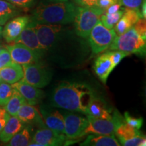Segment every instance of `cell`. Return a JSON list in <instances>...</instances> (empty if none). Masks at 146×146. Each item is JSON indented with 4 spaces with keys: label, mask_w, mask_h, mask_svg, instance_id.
<instances>
[{
    "label": "cell",
    "mask_w": 146,
    "mask_h": 146,
    "mask_svg": "<svg viewBox=\"0 0 146 146\" xmlns=\"http://www.w3.org/2000/svg\"><path fill=\"white\" fill-rule=\"evenodd\" d=\"M118 2H119V0H98L97 6L104 11L110 5Z\"/></svg>",
    "instance_id": "obj_37"
},
{
    "label": "cell",
    "mask_w": 146,
    "mask_h": 146,
    "mask_svg": "<svg viewBox=\"0 0 146 146\" xmlns=\"http://www.w3.org/2000/svg\"><path fill=\"white\" fill-rule=\"evenodd\" d=\"M108 49L144 56L145 55L146 41L140 36L133 26L125 33L116 36Z\"/></svg>",
    "instance_id": "obj_4"
},
{
    "label": "cell",
    "mask_w": 146,
    "mask_h": 146,
    "mask_svg": "<svg viewBox=\"0 0 146 146\" xmlns=\"http://www.w3.org/2000/svg\"><path fill=\"white\" fill-rule=\"evenodd\" d=\"M123 15H125L129 19L133 26L137 22L139 18H142L139 10H135V9L127 8H124Z\"/></svg>",
    "instance_id": "obj_31"
},
{
    "label": "cell",
    "mask_w": 146,
    "mask_h": 146,
    "mask_svg": "<svg viewBox=\"0 0 146 146\" xmlns=\"http://www.w3.org/2000/svg\"><path fill=\"white\" fill-rule=\"evenodd\" d=\"M124 13V8L120 9L118 12L113 14L104 13L100 18V21L108 29H113L118 23Z\"/></svg>",
    "instance_id": "obj_26"
},
{
    "label": "cell",
    "mask_w": 146,
    "mask_h": 146,
    "mask_svg": "<svg viewBox=\"0 0 146 146\" xmlns=\"http://www.w3.org/2000/svg\"><path fill=\"white\" fill-rule=\"evenodd\" d=\"M14 91L11 84L2 81L0 83V106H4Z\"/></svg>",
    "instance_id": "obj_27"
},
{
    "label": "cell",
    "mask_w": 146,
    "mask_h": 146,
    "mask_svg": "<svg viewBox=\"0 0 146 146\" xmlns=\"http://www.w3.org/2000/svg\"><path fill=\"white\" fill-rule=\"evenodd\" d=\"M32 125L25 124L22 129L9 141L7 145L10 146H27L32 141Z\"/></svg>",
    "instance_id": "obj_22"
},
{
    "label": "cell",
    "mask_w": 146,
    "mask_h": 146,
    "mask_svg": "<svg viewBox=\"0 0 146 146\" xmlns=\"http://www.w3.org/2000/svg\"><path fill=\"white\" fill-rule=\"evenodd\" d=\"M88 125L84 131V135L87 134L96 135H114L116 128L120 124L124 123L125 119L118 111H115L112 119H102L97 118L87 115Z\"/></svg>",
    "instance_id": "obj_8"
},
{
    "label": "cell",
    "mask_w": 146,
    "mask_h": 146,
    "mask_svg": "<svg viewBox=\"0 0 146 146\" xmlns=\"http://www.w3.org/2000/svg\"><path fill=\"white\" fill-rule=\"evenodd\" d=\"M87 115L97 118L107 120L112 119L113 116L111 110L107 106L104 101L98 96L95 97L89 104Z\"/></svg>",
    "instance_id": "obj_18"
},
{
    "label": "cell",
    "mask_w": 146,
    "mask_h": 146,
    "mask_svg": "<svg viewBox=\"0 0 146 146\" xmlns=\"http://www.w3.org/2000/svg\"><path fill=\"white\" fill-rule=\"evenodd\" d=\"M143 1L144 0H119V3L125 8L139 10Z\"/></svg>",
    "instance_id": "obj_36"
},
{
    "label": "cell",
    "mask_w": 146,
    "mask_h": 146,
    "mask_svg": "<svg viewBox=\"0 0 146 146\" xmlns=\"http://www.w3.org/2000/svg\"><path fill=\"white\" fill-rule=\"evenodd\" d=\"M108 52L110 58L112 61L114 68H116V66L122 61V60L127 57L129 55H130L129 53L123 52V51L120 50H114L112 51V52L108 51Z\"/></svg>",
    "instance_id": "obj_30"
},
{
    "label": "cell",
    "mask_w": 146,
    "mask_h": 146,
    "mask_svg": "<svg viewBox=\"0 0 146 146\" xmlns=\"http://www.w3.org/2000/svg\"><path fill=\"white\" fill-rule=\"evenodd\" d=\"M74 1L80 6L95 7L97 6L98 0H74Z\"/></svg>",
    "instance_id": "obj_38"
},
{
    "label": "cell",
    "mask_w": 146,
    "mask_h": 146,
    "mask_svg": "<svg viewBox=\"0 0 146 146\" xmlns=\"http://www.w3.org/2000/svg\"><path fill=\"white\" fill-rule=\"evenodd\" d=\"M40 113L45 126L60 134H64V118L61 112L47 106L40 108Z\"/></svg>",
    "instance_id": "obj_12"
},
{
    "label": "cell",
    "mask_w": 146,
    "mask_h": 146,
    "mask_svg": "<svg viewBox=\"0 0 146 146\" xmlns=\"http://www.w3.org/2000/svg\"><path fill=\"white\" fill-rule=\"evenodd\" d=\"M64 118V135L68 139H76L84 136V131L88 125L87 117H83L78 112L71 111L61 112Z\"/></svg>",
    "instance_id": "obj_9"
},
{
    "label": "cell",
    "mask_w": 146,
    "mask_h": 146,
    "mask_svg": "<svg viewBox=\"0 0 146 146\" xmlns=\"http://www.w3.org/2000/svg\"><path fill=\"white\" fill-rule=\"evenodd\" d=\"M121 4L119 2L114 3V4H112V5L108 7L106 10L104 11V13H108V14H113L115 13V12H118V10H120L121 8Z\"/></svg>",
    "instance_id": "obj_39"
},
{
    "label": "cell",
    "mask_w": 146,
    "mask_h": 146,
    "mask_svg": "<svg viewBox=\"0 0 146 146\" xmlns=\"http://www.w3.org/2000/svg\"><path fill=\"white\" fill-rule=\"evenodd\" d=\"M23 78L22 80L37 88H43L51 81L52 74L43 62H37L22 65Z\"/></svg>",
    "instance_id": "obj_5"
},
{
    "label": "cell",
    "mask_w": 146,
    "mask_h": 146,
    "mask_svg": "<svg viewBox=\"0 0 146 146\" xmlns=\"http://www.w3.org/2000/svg\"><path fill=\"white\" fill-rule=\"evenodd\" d=\"M21 12L18 7L6 0H0V25H4Z\"/></svg>",
    "instance_id": "obj_23"
},
{
    "label": "cell",
    "mask_w": 146,
    "mask_h": 146,
    "mask_svg": "<svg viewBox=\"0 0 146 146\" xmlns=\"http://www.w3.org/2000/svg\"><path fill=\"white\" fill-rule=\"evenodd\" d=\"M119 143L120 145L125 146H145L146 145V139L145 136L142 134L135 136L130 139H121L118 138Z\"/></svg>",
    "instance_id": "obj_28"
},
{
    "label": "cell",
    "mask_w": 146,
    "mask_h": 146,
    "mask_svg": "<svg viewBox=\"0 0 146 146\" xmlns=\"http://www.w3.org/2000/svg\"><path fill=\"white\" fill-rule=\"evenodd\" d=\"M114 68L108 52L98 56L95 61V73L104 83H106L108 78Z\"/></svg>",
    "instance_id": "obj_17"
},
{
    "label": "cell",
    "mask_w": 146,
    "mask_h": 146,
    "mask_svg": "<svg viewBox=\"0 0 146 146\" xmlns=\"http://www.w3.org/2000/svg\"><path fill=\"white\" fill-rule=\"evenodd\" d=\"M116 36L114 29L106 28L100 21L91 29L88 36L93 54H100L108 49Z\"/></svg>",
    "instance_id": "obj_6"
},
{
    "label": "cell",
    "mask_w": 146,
    "mask_h": 146,
    "mask_svg": "<svg viewBox=\"0 0 146 146\" xmlns=\"http://www.w3.org/2000/svg\"><path fill=\"white\" fill-rule=\"evenodd\" d=\"M140 8H141V11H140V12H141L142 18H145V17H146V2H145V0H144V1H143V3H142V4H141Z\"/></svg>",
    "instance_id": "obj_41"
},
{
    "label": "cell",
    "mask_w": 146,
    "mask_h": 146,
    "mask_svg": "<svg viewBox=\"0 0 146 146\" xmlns=\"http://www.w3.org/2000/svg\"><path fill=\"white\" fill-rule=\"evenodd\" d=\"M76 7L69 1L42 2L35 9L30 21L45 25H67L72 23Z\"/></svg>",
    "instance_id": "obj_2"
},
{
    "label": "cell",
    "mask_w": 146,
    "mask_h": 146,
    "mask_svg": "<svg viewBox=\"0 0 146 146\" xmlns=\"http://www.w3.org/2000/svg\"><path fill=\"white\" fill-rule=\"evenodd\" d=\"M96 96L94 89L88 84L76 81H62L53 91L51 103L54 107L87 116L89 106Z\"/></svg>",
    "instance_id": "obj_1"
},
{
    "label": "cell",
    "mask_w": 146,
    "mask_h": 146,
    "mask_svg": "<svg viewBox=\"0 0 146 146\" xmlns=\"http://www.w3.org/2000/svg\"><path fill=\"white\" fill-rule=\"evenodd\" d=\"M10 117V115L7 112L3 107H0V120L7 123L9 118Z\"/></svg>",
    "instance_id": "obj_40"
},
{
    "label": "cell",
    "mask_w": 146,
    "mask_h": 146,
    "mask_svg": "<svg viewBox=\"0 0 146 146\" xmlns=\"http://www.w3.org/2000/svg\"><path fill=\"white\" fill-rule=\"evenodd\" d=\"M25 125L17 116H11L0 133V141L7 143L16 133L21 130Z\"/></svg>",
    "instance_id": "obj_19"
},
{
    "label": "cell",
    "mask_w": 146,
    "mask_h": 146,
    "mask_svg": "<svg viewBox=\"0 0 146 146\" xmlns=\"http://www.w3.org/2000/svg\"><path fill=\"white\" fill-rule=\"evenodd\" d=\"M80 145L83 146H120L114 135H89Z\"/></svg>",
    "instance_id": "obj_20"
},
{
    "label": "cell",
    "mask_w": 146,
    "mask_h": 146,
    "mask_svg": "<svg viewBox=\"0 0 146 146\" xmlns=\"http://www.w3.org/2000/svg\"><path fill=\"white\" fill-rule=\"evenodd\" d=\"M47 1H69V0H47Z\"/></svg>",
    "instance_id": "obj_43"
},
{
    "label": "cell",
    "mask_w": 146,
    "mask_h": 146,
    "mask_svg": "<svg viewBox=\"0 0 146 146\" xmlns=\"http://www.w3.org/2000/svg\"><path fill=\"white\" fill-rule=\"evenodd\" d=\"M19 8L29 9L33 6L36 0H6Z\"/></svg>",
    "instance_id": "obj_35"
},
{
    "label": "cell",
    "mask_w": 146,
    "mask_h": 146,
    "mask_svg": "<svg viewBox=\"0 0 146 146\" xmlns=\"http://www.w3.org/2000/svg\"><path fill=\"white\" fill-rule=\"evenodd\" d=\"M2 47H1V46H0V53H1V50H2Z\"/></svg>",
    "instance_id": "obj_45"
},
{
    "label": "cell",
    "mask_w": 146,
    "mask_h": 146,
    "mask_svg": "<svg viewBox=\"0 0 146 146\" xmlns=\"http://www.w3.org/2000/svg\"><path fill=\"white\" fill-rule=\"evenodd\" d=\"M35 31L40 44L45 52L52 49L62 37L64 31L62 25H45L35 23L29 21Z\"/></svg>",
    "instance_id": "obj_7"
},
{
    "label": "cell",
    "mask_w": 146,
    "mask_h": 146,
    "mask_svg": "<svg viewBox=\"0 0 146 146\" xmlns=\"http://www.w3.org/2000/svg\"><path fill=\"white\" fill-rule=\"evenodd\" d=\"M133 27L135 29L137 33L143 39H146V22L145 18H141L138 20L137 22L133 25Z\"/></svg>",
    "instance_id": "obj_34"
},
{
    "label": "cell",
    "mask_w": 146,
    "mask_h": 146,
    "mask_svg": "<svg viewBox=\"0 0 146 146\" xmlns=\"http://www.w3.org/2000/svg\"><path fill=\"white\" fill-rule=\"evenodd\" d=\"M5 123H6L5 122L3 121V120H0V133H1V131H2L3 128L4 127Z\"/></svg>",
    "instance_id": "obj_42"
},
{
    "label": "cell",
    "mask_w": 146,
    "mask_h": 146,
    "mask_svg": "<svg viewBox=\"0 0 146 146\" xmlns=\"http://www.w3.org/2000/svg\"><path fill=\"white\" fill-rule=\"evenodd\" d=\"M104 10L98 7H76L74 18V31L78 36L87 38L91 29L100 21Z\"/></svg>",
    "instance_id": "obj_3"
},
{
    "label": "cell",
    "mask_w": 146,
    "mask_h": 146,
    "mask_svg": "<svg viewBox=\"0 0 146 146\" xmlns=\"http://www.w3.org/2000/svg\"><path fill=\"white\" fill-rule=\"evenodd\" d=\"M1 27H0V33H1Z\"/></svg>",
    "instance_id": "obj_46"
},
{
    "label": "cell",
    "mask_w": 146,
    "mask_h": 146,
    "mask_svg": "<svg viewBox=\"0 0 146 146\" xmlns=\"http://www.w3.org/2000/svg\"><path fill=\"white\" fill-rule=\"evenodd\" d=\"M114 133L118 138L125 139L132 138L133 137L141 134L139 130L135 129V128L128 125L127 123H126L125 122L120 124L116 128Z\"/></svg>",
    "instance_id": "obj_25"
},
{
    "label": "cell",
    "mask_w": 146,
    "mask_h": 146,
    "mask_svg": "<svg viewBox=\"0 0 146 146\" xmlns=\"http://www.w3.org/2000/svg\"><path fill=\"white\" fill-rule=\"evenodd\" d=\"M16 116L25 124L37 125L40 127H45L41 113L33 105L25 104L19 110Z\"/></svg>",
    "instance_id": "obj_16"
},
{
    "label": "cell",
    "mask_w": 146,
    "mask_h": 146,
    "mask_svg": "<svg viewBox=\"0 0 146 146\" xmlns=\"http://www.w3.org/2000/svg\"><path fill=\"white\" fill-rule=\"evenodd\" d=\"M0 74L3 82L12 85L23 78V69L21 64L12 62L0 69Z\"/></svg>",
    "instance_id": "obj_21"
},
{
    "label": "cell",
    "mask_w": 146,
    "mask_h": 146,
    "mask_svg": "<svg viewBox=\"0 0 146 146\" xmlns=\"http://www.w3.org/2000/svg\"><path fill=\"white\" fill-rule=\"evenodd\" d=\"M132 27V24L130 23L129 19L125 15H123L119 21H118V23L114 25V30L116 33V35L119 36L121 35L122 34L125 33L126 31H127Z\"/></svg>",
    "instance_id": "obj_29"
},
{
    "label": "cell",
    "mask_w": 146,
    "mask_h": 146,
    "mask_svg": "<svg viewBox=\"0 0 146 146\" xmlns=\"http://www.w3.org/2000/svg\"><path fill=\"white\" fill-rule=\"evenodd\" d=\"M5 48L10 52L12 62L21 65L37 62L43 58L38 53L20 43L8 45Z\"/></svg>",
    "instance_id": "obj_11"
},
{
    "label": "cell",
    "mask_w": 146,
    "mask_h": 146,
    "mask_svg": "<svg viewBox=\"0 0 146 146\" xmlns=\"http://www.w3.org/2000/svg\"><path fill=\"white\" fill-rule=\"evenodd\" d=\"M26 103L27 101L25 98L17 91L14 89L13 94L10 99L8 100L6 104L3 107L10 116H16L21 108Z\"/></svg>",
    "instance_id": "obj_24"
},
{
    "label": "cell",
    "mask_w": 146,
    "mask_h": 146,
    "mask_svg": "<svg viewBox=\"0 0 146 146\" xmlns=\"http://www.w3.org/2000/svg\"><path fill=\"white\" fill-rule=\"evenodd\" d=\"M12 86L25 98L29 104L33 106L38 104L45 96L44 92L40 88L30 85L22 79L12 84Z\"/></svg>",
    "instance_id": "obj_13"
},
{
    "label": "cell",
    "mask_w": 146,
    "mask_h": 146,
    "mask_svg": "<svg viewBox=\"0 0 146 146\" xmlns=\"http://www.w3.org/2000/svg\"><path fill=\"white\" fill-rule=\"evenodd\" d=\"M13 43H22L30 48L31 50H33L34 52L38 53L42 57H44L45 54V50L40 44L35 31L30 23H28L21 35L18 36L17 39Z\"/></svg>",
    "instance_id": "obj_15"
},
{
    "label": "cell",
    "mask_w": 146,
    "mask_h": 146,
    "mask_svg": "<svg viewBox=\"0 0 146 146\" xmlns=\"http://www.w3.org/2000/svg\"><path fill=\"white\" fill-rule=\"evenodd\" d=\"M12 62H12L10 52L6 48H3L0 53V69L10 65Z\"/></svg>",
    "instance_id": "obj_33"
},
{
    "label": "cell",
    "mask_w": 146,
    "mask_h": 146,
    "mask_svg": "<svg viewBox=\"0 0 146 146\" xmlns=\"http://www.w3.org/2000/svg\"><path fill=\"white\" fill-rule=\"evenodd\" d=\"M30 21L28 16H18L11 20L5 26L2 31V36L8 43H13L21 35Z\"/></svg>",
    "instance_id": "obj_14"
},
{
    "label": "cell",
    "mask_w": 146,
    "mask_h": 146,
    "mask_svg": "<svg viewBox=\"0 0 146 146\" xmlns=\"http://www.w3.org/2000/svg\"><path fill=\"white\" fill-rule=\"evenodd\" d=\"M67 139L64 134H60L49 128L41 127L33 135L31 146L64 145Z\"/></svg>",
    "instance_id": "obj_10"
},
{
    "label": "cell",
    "mask_w": 146,
    "mask_h": 146,
    "mask_svg": "<svg viewBox=\"0 0 146 146\" xmlns=\"http://www.w3.org/2000/svg\"><path fill=\"white\" fill-rule=\"evenodd\" d=\"M125 121L126 123L133 127L135 129L139 130L141 129L143 123V120L141 117L140 118H134L129 114V112H126L125 113Z\"/></svg>",
    "instance_id": "obj_32"
},
{
    "label": "cell",
    "mask_w": 146,
    "mask_h": 146,
    "mask_svg": "<svg viewBox=\"0 0 146 146\" xmlns=\"http://www.w3.org/2000/svg\"><path fill=\"white\" fill-rule=\"evenodd\" d=\"M3 81L2 78H1V74H0V83H1V82Z\"/></svg>",
    "instance_id": "obj_44"
}]
</instances>
